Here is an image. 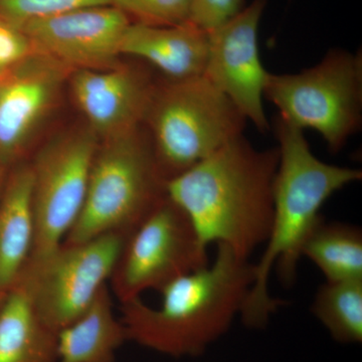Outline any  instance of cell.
Masks as SVG:
<instances>
[{"mask_svg": "<svg viewBox=\"0 0 362 362\" xmlns=\"http://www.w3.org/2000/svg\"><path fill=\"white\" fill-rule=\"evenodd\" d=\"M279 149L259 150L244 135L168 181L199 242L223 245L240 259L265 245L274 211Z\"/></svg>", "mask_w": 362, "mask_h": 362, "instance_id": "6da1fadb", "label": "cell"}, {"mask_svg": "<svg viewBox=\"0 0 362 362\" xmlns=\"http://www.w3.org/2000/svg\"><path fill=\"white\" fill-rule=\"evenodd\" d=\"M274 132L279 165L274 182V211L265 251L254 264V284L240 315L247 327L263 328L285 302L269 294L274 268L286 285L292 284L305 240L322 218L320 209L342 187L361 180V170L331 165L317 158L299 129L277 116Z\"/></svg>", "mask_w": 362, "mask_h": 362, "instance_id": "7a4b0ae2", "label": "cell"}, {"mask_svg": "<svg viewBox=\"0 0 362 362\" xmlns=\"http://www.w3.org/2000/svg\"><path fill=\"white\" fill-rule=\"evenodd\" d=\"M216 247L214 263L164 287L156 308L141 298L121 304L128 341L165 356H199L225 334L254 284V264Z\"/></svg>", "mask_w": 362, "mask_h": 362, "instance_id": "3957f363", "label": "cell"}, {"mask_svg": "<svg viewBox=\"0 0 362 362\" xmlns=\"http://www.w3.org/2000/svg\"><path fill=\"white\" fill-rule=\"evenodd\" d=\"M168 180L139 128L102 140L90 168L82 211L65 244L117 233L130 235L166 197Z\"/></svg>", "mask_w": 362, "mask_h": 362, "instance_id": "277c9868", "label": "cell"}, {"mask_svg": "<svg viewBox=\"0 0 362 362\" xmlns=\"http://www.w3.org/2000/svg\"><path fill=\"white\" fill-rule=\"evenodd\" d=\"M144 120L168 182L244 135L247 124L233 102L204 76L153 87Z\"/></svg>", "mask_w": 362, "mask_h": 362, "instance_id": "5b68a950", "label": "cell"}, {"mask_svg": "<svg viewBox=\"0 0 362 362\" xmlns=\"http://www.w3.org/2000/svg\"><path fill=\"white\" fill-rule=\"evenodd\" d=\"M264 97L279 116L299 129L315 130L337 153L361 125V54L331 49L301 73H268Z\"/></svg>", "mask_w": 362, "mask_h": 362, "instance_id": "8992f818", "label": "cell"}, {"mask_svg": "<svg viewBox=\"0 0 362 362\" xmlns=\"http://www.w3.org/2000/svg\"><path fill=\"white\" fill-rule=\"evenodd\" d=\"M209 264L185 211L166 197L126 238L109 287L120 304L160 292L171 282Z\"/></svg>", "mask_w": 362, "mask_h": 362, "instance_id": "52a82bcc", "label": "cell"}, {"mask_svg": "<svg viewBox=\"0 0 362 362\" xmlns=\"http://www.w3.org/2000/svg\"><path fill=\"white\" fill-rule=\"evenodd\" d=\"M99 141L90 128L75 131L45 144L30 162L35 240L28 264L58 249L75 225Z\"/></svg>", "mask_w": 362, "mask_h": 362, "instance_id": "ba28073f", "label": "cell"}, {"mask_svg": "<svg viewBox=\"0 0 362 362\" xmlns=\"http://www.w3.org/2000/svg\"><path fill=\"white\" fill-rule=\"evenodd\" d=\"M126 235L111 233L78 244H63L35 264L21 279L28 286L35 311L58 333L89 306L108 284Z\"/></svg>", "mask_w": 362, "mask_h": 362, "instance_id": "9c48e42d", "label": "cell"}, {"mask_svg": "<svg viewBox=\"0 0 362 362\" xmlns=\"http://www.w3.org/2000/svg\"><path fill=\"white\" fill-rule=\"evenodd\" d=\"M267 0H252L225 23L209 32L204 76L226 95L261 133L271 126L264 109L267 71L259 59L258 30Z\"/></svg>", "mask_w": 362, "mask_h": 362, "instance_id": "30bf717a", "label": "cell"}, {"mask_svg": "<svg viewBox=\"0 0 362 362\" xmlns=\"http://www.w3.org/2000/svg\"><path fill=\"white\" fill-rule=\"evenodd\" d=\"M132 21L114 6L75 9L25 23L21 30L40 54L71 71L114 68Z\"/></svg>", "mask_w": 362, "mask_h": 362, "instance_id": "8fae6325", "label": "cell"}, {"mask_svg": "<svg viewBox=\"0 0 362 362\" xmlns=\"http://www.w3.org/2000/svg\"><path fill=\"white\" fill-rule=\"evenodd\" d=\"M70 71L37 52L7 73L0 90V158L11 168L20 163L30 134Z\"/></svg>", "mask_w": 362, "mask_h": 362, "instance_id": "7c38bea8", "label": "cell"}, {"mask_svg": "<svg viewBox=\"0 0 362 362\" xmlns=\"http://www.w3.org/2000/svg\"><path fill=\"white\" fill-rule=\"evenodd\" d=\"M73 71V96L99 140L139 128L153 89L142 71L118 66Z\"/></svg>", "mask_w": 362, "mask_h": 362, "instance_id": "4fadbf2b", "label": "cell"}, {"mask_svg": "<svg viewBox=\"0 0 362 362\" xmlns=\"http://www.w3.org/2000/svg\"><path fill=\"white\" fill-rule=\"evenodd\" d=\"M209 32L192 23L156 26L131 23L121 54L144 59L170 80L204 76L209 57Z\"/></svg>", "mask_w": 362, "mask_h": 362, "instance_id": "5bb4252c", "label": "cell"}, {"mask_svg": "<svg viewBox=\"0 0 362 362\" xmlns=\"http://www.w3.org/2000/svg\"><path fill=\"white\" fill-rule=\"evenodd\" d=\"M35 240L33 173L30 162L9 170L0 195V296L20 279Z\"/></svg>", "mask_w": 362, "mask_h": 362, "instance_id": "9a60e30c", "label": "cell"}, {"mask_svg": "<svg viewBox=\"0 0 362 362\" xmlns=\"http://www.w3.org/2000/svg\"><path fill=\"white\" fill-rule=\"evenodd\" d=\"M126 341L108 283L76 320L57 333L58 362H116L117 351Z\"/></svg>", "mask_w": 362, "mask_h": 362, "instance_id": "2e32d148", "label": "cell"}, {"mask_svg": "<svg viewBox=\"0 0 362 362\" xmlns=\"http://www.w3.org/2000/svg\"><path fill=\"white\" fill-rule=\"evenodd\" d=\"M0 362H58L57 332L42 322L21 278L0 303Z\"/></svg>", "mask_w": 362, "mask_h": 362, "instance_id": "e0dca14e", "label": "cell"}, {"mask_svg": "<svg viewBox=\"0 0 362 362\" xmlns=\"http://www.w3.org/2000/svg\"><path fill=\"white\" fill-rule=\"evenodd\" d=\"M311 259L326 282L362 279V233L357 226L325 223L323 218L305 240L301 257Z\"/></svg>", "mask_w": 362, "mask_h": 362, "instance_id": "ac0fdd59", "label": "cell"}, {"mask_svg": "<svg viewBox=\"0 0 362 362\" xmlns=\"http://www.w3.org/2000/svg\"><path fill=\"white\" fill-rule=\"evenodd\" d=\"M312 312L340 343L362 340V279L326 282L319 288Z\"/></svg>", "mask_w": 362, "mask_h": 362, "instance_id": "d6986e66", "label": "cell"}, {"mask_svg": "<svg viewBox=\"0 0 362 362\" xmlns=\"http://www.w3.org/2000/svg\"><path fill=\"white\" fill-rule=\"evenodd\" d=\"M110 4L112 0H0V20L20 28L32 21Z\"/></svg>", "mask_w": 362, "mask_h": 362, "instance_id": "ffe728a7", "label": "cell"}, {"mask_svg": "<svg viewBox=\"0 0 362 362\" xmlns=\"http://www.w3.org/2000/svg\"><path fill=\"white\" fill-rule=\"evenodd\" d=\"M192 0H112L132 23L171 26L189 23Z\"/></svg>", "mask_w": 362, "mask_h": 362, "instance_id": "44dd1931", "label": "cell"}, {"mask_svg": "<svg viewBox=\"0 0 362 362\" xmlns=\"http://www.w3.org/2000/svg\"><path fill=\"white\" fill-rule=\"evenodd\" d=\"M245 7V0H192L189 23L211 32Z\"/></svg>", "mask_w": 362, "mask_h": 362, "instance_id": "7402d4cb", "label": "cell"}, {"mask_svg": "<svg viewBox=\"0 0 362 362\" xmlns=\"http://www.w3.org/2000/svg\"><path fill=\"white\" fill-rule=\"evenodd\" d=\"M37 54L32 40L21 28L0 20V69L9 71Z\"/></svg>", "mask_w": 362, "mask_h": 362, "instance_id": "603a6c76", "label": "cell"}, {"mask_svg": "<svg viewBox=\"0 0 362 362\" xmlns=\"http://www.w3.org/2000/svg\"><path fill=\"white\" fill-rule=\"evenodd\" d=\"M11 168L8 165V164L6 163V162L0 158V195H1L2 190H4L7 175H8V173L9 170H11Z\"/></svg>", "mask_w": 362, "mask_h": 362, "instance_id": "cb8c5ba5", "label": "cell"}, {"mask_svg": "<svg viewBox=\"0 0 362 362\" xmlns=\"http://www.w3.org/2000/svg\"><path fill=\"white\" fill-rule=\"evenodd\" d=\"M8 71H7V73H8ZM7 73L4 74V76H1V77H0V90H1L2 87H4V82H6V78Z\"/></svg>", "mask_w": 362, "mask_h": 362, "instance_id": "d4e9b609", "label": "cell"}, {"mask_svg": "<svg viewBox=\"0 0 362 362\" xmlns=\"http://www.w3.org/2000/svg\"><path fill=\"white\" fill-rule=\"evenodd\" d=\"M9 71H11V70H9ZM7 71H4V70H1V69H0V77H1V76H4V74H6Z\"/></svg>", "mask_w": 362, "mask_h": 362, "instance_id": "484cf974", "label": "cell"}, {"mask_svg": "<svg viewBox=\"0 0 362 362\" xmlns=\"http://www.w3.org/2000/svg\"><path fill=\"white\" fill-rule=\"evenodd\" d=\"M4 296H0V303H1V300H2V298H4Z\"/></svg>", "mask_w": 362, "mask_h": 362, "instance_id": "4316f807", "label": "cell"}]
</instances>
